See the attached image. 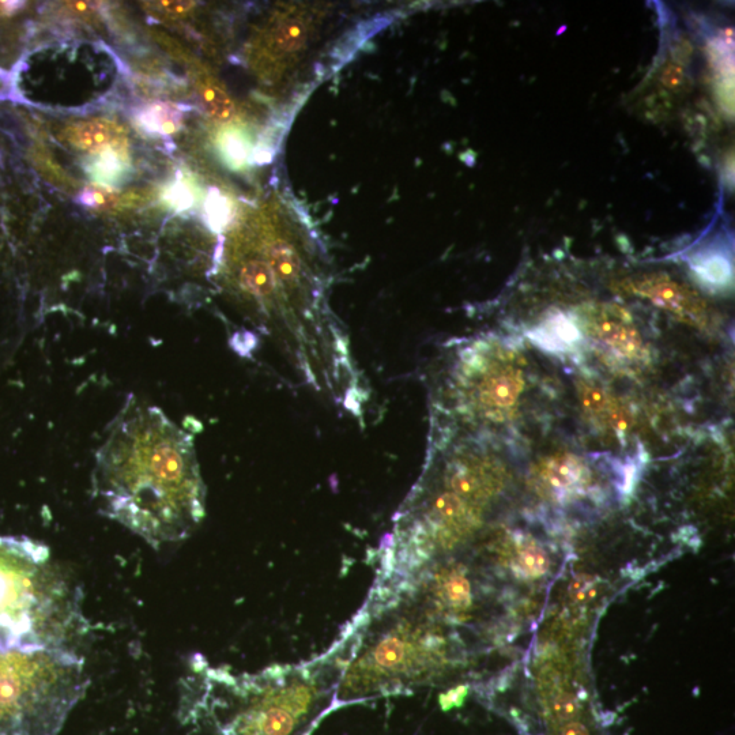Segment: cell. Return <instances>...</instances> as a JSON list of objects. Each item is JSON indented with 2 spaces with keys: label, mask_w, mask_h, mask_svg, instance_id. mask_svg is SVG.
<instances>
[{
  "label": "cell",
  "mask_w": 735,
  "mask_h": 735,
  "mask_svg": "<svg viewBox=\"0 0 735 735\" xmlns=\"http://www.w3.org/2000/svg\"><path fill=\"white\" fill-rule=\"evenodd\" d=\"M78 202L94 210H112L119 203V195L112 187L92 184L81 191Z\"/></svg>",
  "instance_id": "cell-18"
},
{
  "label": "cell",
  "mask_w": 735,
  "mask_h": 735,
  "mask_svg": "<svg viewBox=\"0 0 735 735\" xmlns=\"http://www.w3.org/2000/svg\"><path fill=\"white\" fill-rule=\"evenodd\" d=\"M205 211L207 224L216 232L225 228L231 216L228 202L218 190H210L206 198Z\"/></svg>",
  "instance_id": "cell-19"
},
{
  "label": "cell",
  "mask_w": 735,
  "mask_h": 735,
  "mask_svg": "<svg viewBox=\"0 0 735 735\" xmlns=\"http://www.w3.org/2000/svg\"><path fill=\"white\" fill-rule=\"evenodd\" d=\"M356 644V631L349 623L318 658L256 673L214 667L195 655L180 697L186 735H308L333 708Z\"/></svg>",
  "instance_id": "cell-2"
},
{
  "label": "cell",
  "mask_w": 735,
  "mask_h": 735,
  "mask_svg": "<svg viewBox=\"0 0 735 735\" xmlns=\"http://www.w3.org/2000/svg\"><path fill=\"white\" fill-rule=\"evenodd\" d=\"M266 260L278 280L284 285H294L303 274V259L293 244L277 240L267 247Z\"/></svg>",
  "instance_id": "cell-14"
},
{
  "label": "cell",
  "mask_w": 735,
  "mask_h": 735,
  "mask_svg": "<svg viewBox=\"0 0 735 735\" xmlns=\"http://www.w3.org/2000/svg\"><path fill=\"white\" fill-rule=\"evenodd\" d=\"M199 90L211 118L218 122H229L235 116V105L220 86L211 81H202Z\"/></svg>",
  "instance_id": "cell-16"
},
{
  "label": "cell",
  "mask_w": 735,
  "mask_h": 735,
  "mask_svg": "<svg viewBox=\"0 0 735 735\" xmlns=\"http://www.w3.org/2000/svg\"><path fill=\"white\" fill-rule=\"evenodd\" d=\"M86 631L81 588L47 546L0 537V648H75Z\"/></svg>",
  "instance_id": "cell-3"
},
{
  "label": "cell",
  "mask_w": 735,
  "mask_h": 735,
  "mask_svg": "<svg viewBox=\"0 0 735 735\" xmlns=\"http://www.w3.org/2000/svg\"><path fill=\"white\" fill-rule=\"evenodd\" d=\"M160 9L164 10L169 17H186L192 9H194V2H160L158 3Z\"/></svg>",
  "instance_id": "cell-24"
},
{
  "label": "cell",
  "mask_w": 735,
  "mask_h": 735,
  "mask_svg": "<svg viewBox=\"0 0 735 735\" xmlns=\"http://www.w3.org/2000/svg\"><path fill=\"white\" fill-rule=\"evenodd\" d=\"M531 338L549 352H564L578 343L580 331L578 324L567 316L557 314L535 329Z\"/></svg>",
  "instance_id": "cell-12"
},
{
  "label": "cell",
  "mask_w": 735,
  "mask_h": 735,
  "mask_svg": "<svg viewBox=\"0 0 735 735\" xmlns=\"http://www.w3.org/2000/svg\"><path fill=\"white\" fill-rule=\"evenodd\" d=\"M582 327L598 342L609 346L618 356L637 361L646 357L643 339L632 316L616 305H590L580 309Z\"/></svg>",
  "instance_id": "cell-5"
},
{
  "label": "cell",
  "mask_w": 735,
  "mask_h": 735,
  "mask_svg": "<svg viewBox=\"0 0 735 735\" xmlns=\"http://www.w3.org/2000/svg\"><path fill=\"white\" fill-rule=\"evenodd\" d=\"M579 395L583 409L591 421L616 432H624L627 429V416L623 407L608 391L597 384L580 382Z\"/></svg>",
  "instance_id": "cell-9"
},
{
  "label": "cell",
  "mask_w": 735,
  "mask_h": 735,
  "mask_svg": "<svg viewBox=\"0 0 735 735\" xmlns=\"http://www.w3.org/2000/svg\"><path fill=\"white\" fill-rule=\"evenodd\" d=\"M94 500L147 544L190 537L206 514V488L194 441L157 407L134 406L97 452Z\"/></svg>",
  "instance_id": "cell-1"
},
{
  "label": "cell",
  "mask_w": 735,
  "mask_h": 735,
  "mask_svg": "<svg viewBox=\"0 0 735 735\" xmlns=\"http://www.w3.org/2000/svg\"><path fill=\"white\" fill-rule=\"evenodd\" d=\"M561 735H590V733H588L587 727L582 725V723L572 722L564 727Z\"/></svg>",
  "instance_id": "cell-26"
},
{
  "label": "cell",
  "mask_w": 735,
  "mask_h": 735,
  "mask_svg": "<svg viewBox=\"0 0 735 735\" xmlns=\"http://www.w3.org/2000/svg\"><path fill=\"white\" fill-rule=\"evenodd\" d=\"M591 587H593V579L586 578V576H579V578H576L574 583L571 584V591H569V594H571V597L574 598L575 601H582Z\"/></svg>",
  "instance_id": "cell-25"
},
{
  "label": "cell",
  "mask_w": 735,
  "mask_h": 735,
  "mask_svg": "<svg viewBox=\"0 0 735 735\" xmlns=\"http://www.w3.org/2000/svg\"><path fill=\"white\" fill-rule=\"evenodd\" d=\"M304 33L305 29L301 22L289 20L278 28L275 39H277V43L285 51H294V49L300 48L301 44H303Z\"/></svg>",
  "instance_id": "cell-20"
},
{
  "label": "cell",
  "mask_w": 735,
  "mask_h": 735,
  "mask_svg": "<svg viewBox=\"0 0 735 735\" xmlns=\"http://www.w3.org/2000/svg\"><path fill=\"white\" fill-rule=\"evenodd\" d=\"M548 568L549 560L546 553L535 545L523 548L522 552H519L518 559H516V572L523 574V576H530V578H539V576L546 574Z\"/></svg>",
  "instance_id": "cell-17"
},
{
  "label": "cell",
  "mask_w": 735,
  "mask_h": 735,
  "mask_svg": "<svg viewBox=\"0 0 735 735\" xmlns=\"http://www.w3.org/2000/svg\"><path fill=\"white\" fill-rule=\"evenodd\" d=\"M165 199L169 203V206L173 207L176 211H186L192 206V195L186 184L182 180H176L169 186Z\"/></svg>",
  "instance_id": "cell-21"
},
{
  "label": "cell",
  "mask_w": 735,
  "mask_h": 735,
  "mask_svg": "<svg viewBox=\"0 0 735 735\" xmlns=\"http://www.w3.org/2000/svg\"><path fill=\"white\" fill-rule=\"evenodd\" d=\"M554 712L560 719L574 718L578 712V703L571 695H561L554 701Z\"/></svg>",
  "instance_id": "cell-23"
},
{
  "label": "cell",
  "mask_w": 735,
  "mask_h": 735,
  "mask_svg": "<svg viewBox=\"0 0 735 735\" xmlns=\"http://www.w3.org/2000/svg\"><path fill=\"white\" fill-rule=\"evenodd\" d=\"M224 152L228 160L236 165H240L245 160V154H247L245 152L244 142L239 137H236V135L225 137Z\"/></svg>",
  "instance_id": "cell-22"
},
{
  "label": "cell",
  "mask_w": 735,
  "mask_h": 735,
  "mask_svg": "<svg viewBox=\"0 0 735 735\" xmlns=\"http://www.w3.org/2000/svg\"><path fill=\"white\" fill-rule=\"evenodd\" d=\"M692 267L701 281L714 286H725L733 277L730 260L716 252L697 255L693 259Z\"/></svg>",
  "instance_id": "cell-15"
},
{
  "label": "cell",
  "mask_w": 735,
  "mask_h": 735,
  "mask_svg": "<svg viewBox=\"0 0 735 735\" xmlns=\"http://www.w3.org/2000/svg\"><path fill=\"white\" fill-rule=\"evenodd\" d=\"M538 476L550 493L567 496L587 484L588 470L574 455L550 456L539 465Z\"/></svg>",
  "instance_id": "cell-7"
},
{
  "label": "cell",
  "mask_w": 735,
  "mask_h": 735,
  "mask_svg": "<svg viewBox=\"0 0 735 735\" xmlns=\"http://www.w3.org/2000/svg\"><path fill=\"white\" fill-rule=\"evenodd\" d=\"M130 165V146L112 147L90 156L85 168L97 184L112 187L123 179Z\"/></svg>",
  "instance_id": "cell-11"
},
{
  "label": "cell",
  "mask_w": 735,
  "mask_h": 735,
  "mask_svg": "<svg viewBox=\"0 0 735 735\" xmlns=\"http://www.w3.org/2000/svg\"><path fill=\"white\" fill-rule=\"evenodd\" d=\"M239 281L245 292L263 301L270 300L278 284H282L266 259H252L245 262L241 266Z\"/></svg>",
  "instance_id": "cell-13"
},
{
  "label": "cell",
  "mask_w": 735,
  "mask_h": 735,
  "mask_svg": "<svg viewBox=\"0 0 735 735\" xmlns=\"http://www.w3.org/2000/svg\"><path fill=\"white\" fill-rule=\"evenodd\" d=\"M666 75H672V78L666 79L667 85L677 86L678 84H680L682 77L680 69H676V67H670V69L666 71Z\"/></svg>",
  "instance_id": "cell-27"
},
{
  "label": "cell",
  "mask_w": 735,
  "mask_h": 735,
  "mask_svg": "<svg viewBox=\"0 0 735 735\" xmlns=\"http://www.w3.org/2000/svg\"><path fill=\"white\" fill-rule=\"evenodd\" d=\"M633 292L650 299L658 307L673 312L685 322L697 327L707 326V305L699 294L666 277L644 278L633 282Z\"/></svg>",
  "instance_id": "cell-6"
},
{
  "label": "cell",
  "mask_w": 735,
  "mask_h": 735,
  "mask_svg": "<svg viewBox=\"0 0 735 735\" xmlns=\"http://www.w3.org/2000/svg\"><path fill=\"white\" fill-rule=\"evenodd\" d=\"M66 138L71 146L89 153L90 156L103 153L112 147L128 146L126 131L118 124L104 119L74 124L67 128Z\"/></svg>",
  "instance_id": "cell-8"
},
{
  "label": "cell",
  "mask_w": 735,
  "mask_h": 735,
  "mask_svg": "<svg viewBox=\"0 0 735 735\" xmlns=\"http://www.w3.org/2000/svg\"><path fill=\"white\" fill-rule=\"evenodd\" d=\"M186 108L173 103L146 105L137 115V123L147 134L171 137L183 126Z\"/></svg>",
  "instance_id": "cell-10"
},
{
  "label": "cell",
  "mask_w": 735,
  "mask_h": 735,
  "mask_svg": "<svg viewBox=\"0 0 735 735\" xmlns=\"http://www.w3.org/2000/svg\"><path fill=\"white\" fill-rule=\"evenodd\" d=\"M89 682L75 648H0V735H59Z\"/></svg>",
  "instance_id": "cell-4"
}]
</instances>
